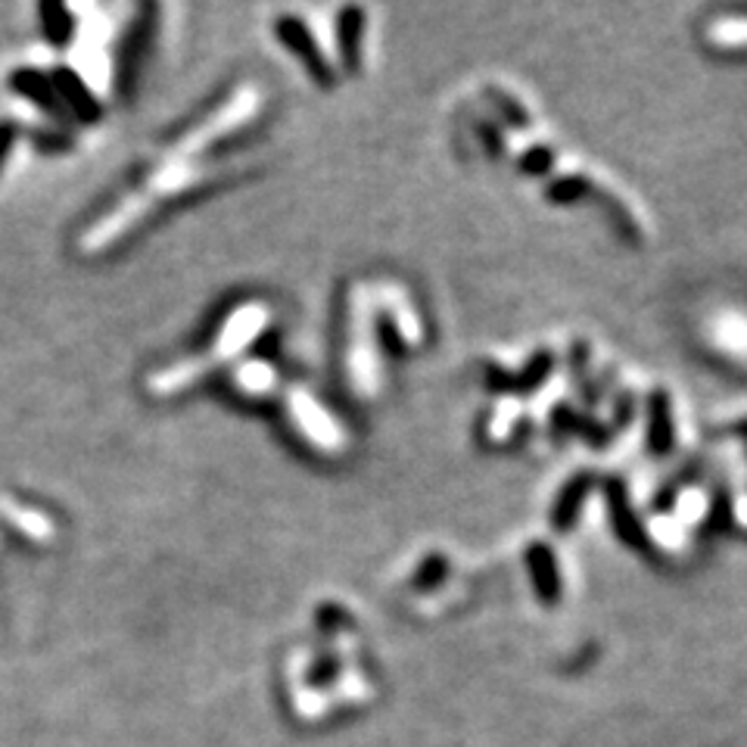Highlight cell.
Here are the masks:
<instances>
[{"label":"cell","mask_w":747,"mask_h":747,"mask_svg":"<svg viewBox=\"0 0 747 747\" xmlns=\"http://www.w3.org/2000/svg\"><path fill=\"white\" fill-rule=\"evenodd\" d=\"M259 107H262V93L256 91L252 84L237 88L216 112H209L197 128H190L185 138L171 147L166 159L150 171V178L143 185L135 187L116 209H109L107 216L93 221L81 237V249L84 252H107L116 240H122L124 233L138 225L140 218L150 216L159 202L178 197L187 187L200 185L206 171L218 169V166L202 162L206 147H212L216 140L228 138L237 128H243L259 112Z\"/></svg>","instance_id":"cell-1"},{"label":"cell","mask_w":747,"mask_h":747,"mask_svg":"<svg viewBox=\"0 0 747 747\" xmlns=\"http://www.w3.org/2000/svg\"><path fill=\"white\" fill-rule=\"evenodd\" d=\"M265 321H268V309L265 306H243V309H237L228 318V325L221 327L218 340L212 342V352L202 358H193V361H181V365H175L169 371L156 374L153 380H150L153 392H175V389H185L187 384H193L200 377V371L212 368L221 358H231L240 346L256 340L262 333Z\"/></svg>","instance_id":"cell-2"},{"label":"cell","mask_w":747,"mask_h":747,"mask_svg":"<svg viewBox=\"0 0 747 747\" xmlns=\"http://www.w3.org/2000/svg\"><path fill=\"white\" fill-rule=\"evenodd\" d=\"M527 564H529V570H532V582H536V589H539V595H542V601L555 605V601L560 598V576H558V564H555V555L548 551V545H542V542L529 545Z\"/></svg>","instance_id":"cell-3"},{"label":"cell","mask_w":747,"mask_h":747,"mask_svg":"<svg viewBox=\"0 0 747 747\" xmlns=\"http://www.w3.org/2000/svg\"><path fill=\"white\" fill-rule=\"evenodd\" d=\"M589 489H591L589 474H582V477H576V480L567 482V489L560 492L558 505H555V511H551V524H555V529L567 532V529L574 527L576 514L582 508V501L589 496Z\"/></svg>","instance_id":"cell-4"},{"label":"cell","mask_w":747,"mask_h":747,"mask_svg":"<svg viewBox=\"0 0 747 747\" xmlns=\"http://www.w3.org/2000/svg\"><path fill=\"white\" fill-rule=\"evenodd\" d=\"M648 420H651V427H648V442H651V451L657 455H664L673 446V415H669V402L664 392H654L651 405H648Z\"/></svg>","instance_id":"cell-5"},{"label":"cell","mask_w":747,"mask_h":747,"mask_svg":"<svg viewBox=\"0 0 747 747\" xmlns=\"http://www.w3.org/2000/svg\"><path fill=\"white\" fill-rule=\"evenodd\" d=\"M610 517H614V527H617V532H620L626 542L641 545V529L636 524V514H633L629 501H626V492H622L617 482L610 486Z\"/></svg>","instance_id":"cell-6"},{"label":"cell","mask_w":747,"mask_h":747,"mask_svg":"<svg viewBox=\"0 0 747 747\" xmlns=\"http://www.w3.org/2000/svg\"><path fill=\"white\" fill-rule=\"evenodd\" d=\"M586 190H589V181H586V178H579V175H570V178L551 181V185H548V197H551L555 202H574V200H579Z\"/></svg>","instance_id":"cell-7"},{"label":"cell","mask_w":747,"mask_h":747,"mask_svg":"<svg viewBox=\"0 0 747 747\" xmlns=\"http://www.w3.org/2000/svg\"><path fill=\"white\" fill-rule=\"evenodd\" d=\"M710 41L726 47L747 44V22H716L710 29Z\"/></svg>","instance_id":"cell-8"},{"label":"cell","mask_w":747,"mask_h":747,"mask_svg":"<svg viewBox=\"0 0 747 747\" xmlns=\"http://www.w3.org/2000/svg\"><path fill=\"white\" fill-rule=\"evenodd\" d=\"M551 159H555V156L548 153L545 147H536L532 153L520 159V166H524L527 171H532V175H539V171H545L548 166H551Z\"/></svg>","instance_id":"cell-9"},{"label":"cell","mask_w":747,"mask_h":747,"mask_svg":"<svg viewBox=\"0 0 747 747\" xmlns=\"http://www.w3.org/2000/svg\"><path fill=\"white\" fill-rule=\"evenodd\" d=\"M704 505H707V501H704V496H698V501H691V496H685V501H683L685 520H691V517H695V511H698V517H700V514H704Z\"/></svg>","instance_id":"cell-10"},{"label":"cell","mask_w":747,"mask_h":747,"mask_svg":"<svg viewBox=\"0 0 747 747\" xmlns=\"http://www.w3.org/2000/svg\"><path fill=\"white\" fill-rule=\"evenodd\" d=\"M738 520L747 527V501H738Z\"/></svg>","instance_id":"cell-11"}]
</instances>
